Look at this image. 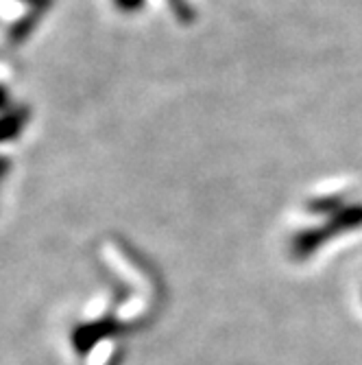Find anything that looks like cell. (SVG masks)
<instances>
[{"instance_id": "obj_1", "label": "cell", "mask_w": 362, "mask_h": 365, "mask_svg": "<svg viewBox=\"0 0 362 365\" xmlns=\"http://www.w3.org/2000/svg\"><path fill=\"white\" fill-rule=\"evenodd\" d=\"M118 9H134L138 5V0H112Z\"/></svg>"}]
</instances>
